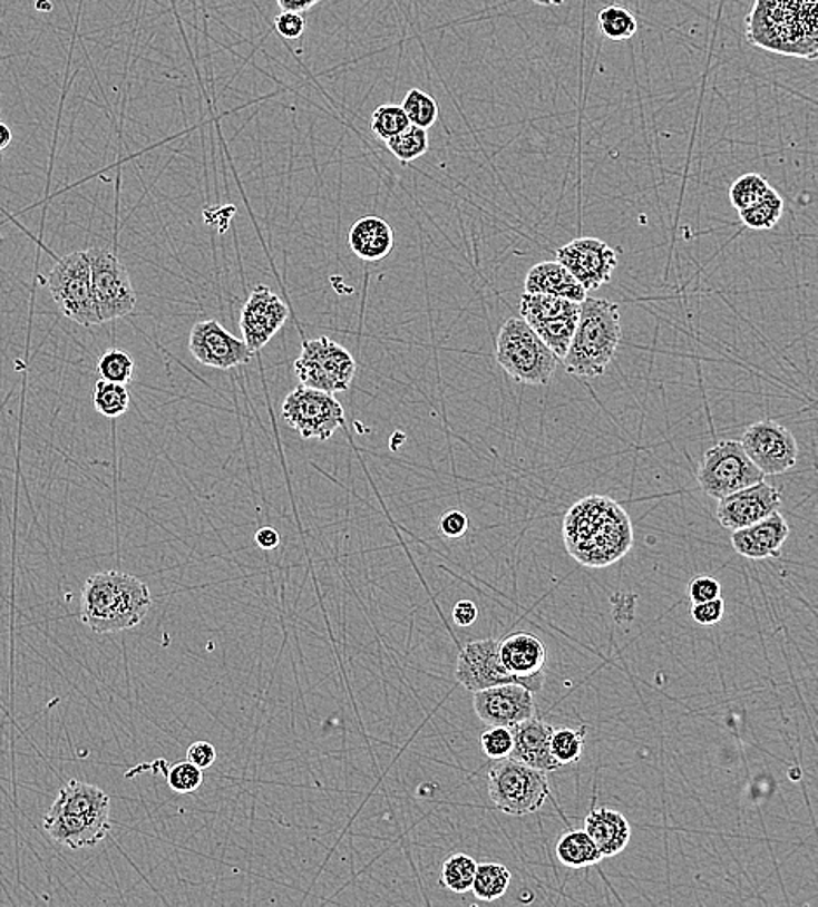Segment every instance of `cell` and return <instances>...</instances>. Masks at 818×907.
Segmentation results:
<instances>
[{
    "label": "cell",
    "mask_w": 818,
    "mask_h": 907,
    "mask_svg": "<svg viewBox=\"0 0 818 907\" xmlns=\"http://www.w3.org/2000/svg\"><path fill=\"white\" fill-rule=\"evenodd\" d=\"M622 341L619 304L586 298L580 304L578 323L564 360L566 370L578 378H601L613 362Z\"/></svg>",
    "instance_id": "5b68a950"
},
{
    "label": "cell",
    "mask_w": 818,
    "mask_h": 907,
    "mask_svg": "<svg viewBox=\"0 0 818 907\" xmlns=\"http://www.w3.org/2000/svg\"><path fill=\"white\" fill-rule=\"evenodd\" d=\"M740 443L762 475H783L798 462L795 435L771 419L750 425Z\"/></svg>",
    "instance_id": "4fadbf2b"
},
{
    "label": "cell",
    "mask_w": 818,
    "mask_h": 907,
    "mask_svg": "<svg viewBox=\"0 0 818 907\" xmlns=\"http://www.w3.org/2000/svg\"><path fill=\"white\" fill-rule=\"evenodd\" d=\"M189 351L201 365L212 369L230 370L246 365L252 360L253 351L245 341L234 338L215 320L197 322L191 330Z\"/></svg>",
    "instance_id": "9a60e30c"
},
{
    "label": "cell",
    "mask_w": 818,
    "mask_h": 907,
    "mask_svg": "<svg viewBox=\"0 0 818 907\" xmlns=\"http://www.w3.org/2000/svg\"><path fill=\"white\" fill-rule=\"evenodd\" d=\"M129 402H132V397H129L126 384H117V382L104 381V379L95 384L92 406L104 418H120L129 409Z\"/></svg>",
    "instance_id": "d6a6232c"
},
{
    "label": "cell",
    "mask_w": 818,
    "mask_h": 907,
    "mask_svg": "<svg viewBox=\"0 0 818 907\" xmlns=\"http://www.w3.org/2000/svg\"><path fill=\"white\" fill-rule=\"evenodd\" d=\"M475 714L489 726H515L536 715L533 693L520 684L506 683L474 693Z\"/></svg>",
    "instance_id": "e0dca14e"
},
{
    "label": "cell",
    "mask_w": 818,
    "mask_h": 907,
    "mask_svg": "<svg viewBox=\"0 0 818 907\" xmlns=\"http://www.w3.org/2000/svg\"><path fill=\"white\" fill-rule=\"evenodd\" d=\"M740 221L746 227L754 231H770L779 224L783 215V199L773 187L756 202L754 205L747 206L739 212Z\"/></svg>",
    "instance_id": "f546056e"
},
{
    "label": "cell",
    "mask_w": 818,
    "mask_h": 907,
    "mask_svg": "<svg viewBox=\"0 0 818 907\" xmlns=\"http://www.w3.org/2000/svg\"><path fill=\"white\" fill-rule=\"evenodd\" d=\"M401 109L409 117L410 125L419 126L422 129L431 128L438 121V116H440L437 100L418 88L410 89L407 92Z\"/></svg>",
    "instance_id": "d590c367"
},
{
    "label": "cell",
    "mask_w": 818,
    "mask_h": 907,
    "mask_svg": "<svg viewBox=\"0 0 818 907\" xmlns=\"http://www.w3.org/2000/svg\"><path fill=\"white\" fill-rule=\"evenodd\" d=\"M469 520L462 511L450 510L441 515L440 533L446 538L458 539L468 533Z\"/></svg>",
    "instance_id": "f6af8a7d"
},
{
    "label": "cell",
    "mask_w": 818,
    "mask_h": 907,
    "mask_svg": "<svg viewBox=\"0 0 818 907\" xmlns=\"http://www.w3.org/2000/svg\"><path fill=\"white\" fill-rule=\"evenodd\" d=\"M481 752L493 761L498 759L509 758L512 747H514V735H512V728L508 726H493L490 730L484 731L480 737Z\"/></svg>",
    "instance_id": "60d3db41"
},
{
    "label": "cell",
    "mask_w": 818,
    "mask_h": 907,
    "mask_svg": "<svg viewBox=\"0 0 818 907\" xmlns=\"http://www.w3.org/2000/svg\"><path fill=\"white\" fill-rule=\"evenodd\" d=\"M348 245L361 261L379 262L388 257L393 250L395 233L384 218L363 217L351 227Z\"/></svg>",
    "instance_id": "cb8c5ba5"
},
{
    "label": "cell",
    "mask_w": 818,
    "mask_h": 907,
    "mask_svg": "<svg viewBox=\"0 0 818 907\" xmlns=\"http://www.w3.org/2000/svg\"><path fill=\"white\" fill-rule=\"evenodd\" d=\"M45 829L70 850L97 847L113 829L109 794L92 783L69 780L46 813Z\"/></svg>",
    "instance_id": "277c9868"
},
{
    "label": "cell",
    "mask_w": 818,
    "mask_h": 907,
    "mask_svg": "<svg viewBox=\"0 0 818 907\" xmlns=\"http://www.w3.org/2000/svg\"><path fill=\"white\" fill-rule=\"evenodd\" d=\"M477 618L478 607L475 606V603H471V601H459V603L454 606L452 620L456 625L466 628V626L474 625Z\"/></svg>",
    "instance_id": "7dc6e473"
},
{
    "label": "cell",
    "mask_w": 818,
    "mask_h": 907,
    "mask_svg": "<svg viewBox=\"0 0 818 907\" xmlns=\"http://www.w3.org/2000/svg\"><path fill=\"white\" fill-rule=\"evenodd\" d=\"M585 832L594 839L604 859L622 854L632 838V827L626 817L611 808L590 811L585 819Z\"/></svg>",
    "instance_id": "603a6c76"
},
{
    "label": "cell",
    "mask_w": 818,
    "mask_h": 907,
    "mask_svg": "<svg viewBox=\"0 0 818 907\" xmlns=\"http://www.w3.org/2000/svg\"><path fill=\"white\" fill-rule=\"evenodd\" d=\"M255 543L262 550H274L280 545V535L273 527H261L255 535Z\"/></svg>",
    "instance_id": "c3c4849f"
},
{
    "label": "cell",
    "mask_w": 818,
    "mask_h": 907,
    "mask_svg": "<svg viewBox=\"0 0 818 907\" xmlns=\"http://www.w3.org/2000/svg\"><path fill=\"white\" fill-rule=\"evenodd\" d=\"M722 616H724V601L721 597L691 606V618L702 626L715 625L721 622Z\"/></svg>",
    "instance_id": "7bdbcfd3"
},
{
    "label": "cell",
    "mask_w": 818,
    "mask_h": 907,
    "mask_svg": "<svg viewBox=\"0 0 818 907\" xmlns=\"http://www.w3.org/2000/svg\"><path fill=\"white\" fill-rule=\"evenodd\" d=\"M36 8L40 11H51V2L49 0H37Z\"/></svg>",
    "instance_id": "816d5d0a"
},
{
    "label": "cell",
    "mask_w": 818,
    "mask_h": 907,
    "mask_svg": "<svg viewBox=\"0 0 818 907\" xmlns=\"http://www.w3.org/2000/svg\"><path fill=\"white\" fill-rule=\"evenodd\" d=\"M12 142V133L6 123L0 121V150L8 149Z\"/></svg>",
    "instance_id": "f907efd6"
},
{
    "label": "cell",
    "mask_w": 818,
    "mask_h": 907,
    "mask_svg": "<svg viewBox=\"0 0 818 907\" xmlns=\"http://www.w3.org/2000/svg\"><path fill=\"white\" fill-rule=\"evenodd\" d=\"M562 536L567 554L594 569L619 563L634 545L629 514L604 496H588L576 503L564 517Z\"/></svg>",
    "instance_id": "6da1fadb"
},
{
    "label": "cell",
    "mask_w": 818,
    "mask_h": 907,
    "mask_svg": "<svg viewBox=\"0 0 818 907\" xmlns=\"http://www.w3.org/2000/svg\"><path fill=\"white\" fill-rule=\"evenodd\" d=\"M557 859L571 869H582V867L597 866L604 857L594 839L583 831H569L562 835L555 848Z\"/></svg>",
    "instance_id": "484cf974"
},
{
    "label": "cell",
    "mask_w": 818,
    "mask_h": 907,
    "mask_svg": "<svg viewBox=\"0 0 818 907\" xmlns=\"http://www.w3.org/2000/svg\"><path fill=\"white\" fill-rule=\"evenodd\" d=\"M477 862L466 854H454L441 866L440 881L454 894H466L471 890Z\"/></svg>",
    "instance_id": "e575fe53"
},
{
    "label": "cell",
    "mask_w": 818,
    "mask_h": 907,
    "mask_svg": "<svg viewBox=\"0 0 818 907\" xmlns=\"http://www.w3.org/2000/svg\"><path fill=\"white\" fill-rule=\"evenodd\" d=\"M512 884V872L503 864H477L471 891L484 903L501 899Z\"/></svg>",
    "instance_id": "f1b7e54d"
},
{
    "label": "cell",
    "mask_w": 818,
    "mask_h": 907,
    "mask_svg": "<svg viewBox=\"0 0 818 907\" xmlns=\"http://www.w3.org/2000/svg\"><path fill=\"white\" fill-rule=\"evenodd\" d=\"M780 503H782L780 490L761 480L754 486L719 499L718 520L727 529H743L779 510Z\"/></svg>",
    "instance_id": "d6986e66"
},
{
    "label": "cell",
    "mask_w": 818,
    "mask_h": 907,
    "mask_svg": "<svg viewBox=\"0 0 818 907\" xmlns=\"http://www.w3.org/2000/svg\"><path fill=\"white\" fill-rule=\"evenodd\" d=\"M293 370L305 388L341 393L353 384L357 360L344 345L332 339H311L302 342L301 357L293 362Z\"/></svg>",
    "instance_id": "9c48e42d"
},
{
    "label": "cell",
    "mask_w": 818,
    "mask_h": 907,
    "mask_svg": "<svg viewBox=\"0 0 818 907\" xmlns=\"http://www.w3.org/2000/svg\"><path fill=\"white\" fill-rule=\"evenodd\" d=\"M489 796L506 816H530L545 807L549 783L545 771L512 758L498 759L489 770Z\"/></svg>",
    "instance_id": "52a82bcc"
},
{
    "label": "cell",
    "mask_w": 818,
    "mask_h": 907,
    "mask_svg": "<svg viewBox=\"0 0 818 907\" xmlns=\"http://www.w3.org/2000/svg\"><path fill=\"white\" fill-rule=\"evenodd\" d=\"M133 372H135V362L126 351H105L98 360V373L104 381L128 384L133 379Z\"/></svg>",
    "instance_id": "f35d334b"
},
{
    "label": "cell",
    "mask_w": 818,
    "mask_h": 907,
    "mask_svg": "<svg viewBox=\"0 0 818 907\" xmlns=\"http://www.w3.org/2000/svg\"><path fill=\"white\" fill-rule=\"evenodd\" d=\"M281 418L304 440H330L344 426V409L325 391L298 386L281 406Z\"/></svg>",
    "instance_id": "7c38bea8"
},
{
    "label": "cell",
    "mask_w": 818,
    "mask_h": 907,
    "mask_svg": "<svg viewBox=\"0 0 818 907\" xmlns=\"http://www.w3.org/2000/svg\"><path fill=\"white\" fill-rule=\"evenodd\" d=\"M552 730H554L552 724L545 723L543 719H538L536 715L515 724V726H512L514 747H512L509 758L515 759L518 763L545 771V773L561 770V764L555 761L552 751H549Z\"/></svg>",
    "instance_id": "7402d4cb"
},
{
    "label": "cell",
    "mask_w": 818,
    "mask_h": 907,
    "mask_svg": "<svg viewBox=\"0 0 818 907\" xmlns=\"http://www.w3.org/2000/svg\"><path fill=\"white\" fill-rule=\"evenodd\" d=\"M274 30L280 33L283 39L295 41L304 33L305 20L302 12L281 11L274 20Z\"/></svg>",
    "instance_id": "b9f144b4"
},
{
    "label": "cell",
    "mask_w": 818,
    "mask_h": 907,
    "mask_svg": "<svg viewBox=\"0 0 818 907\" xmlns=\"http://www.w3.org/2000/svg\"><path fill=\"white\" fill-rule=\"evenodd\" d=\"M187 761L196 764L199 770H206V768L212 767V764L217 761V749L213 747V743L205 742V740H197V742H194L193 745L189 747V751H187Z\"/></svg>",
    "instance_id": "bcb514c9"
},
{
    "label": "cell",
    "mask_w": 818,
    "mask_h": 907,
    "mask_svg": "<svg viewBox=\"0 0 818 907\" xmlns=\"http://www.w3.org/2000/svg\"><path fill=\"white\" fill-rule=\"evenodd\" d=\"M602 36L613 42H625L637 33V18L622 6H607L597 17Z\"/></svg>",
    "instance_id": "1f68e13d"
},
{
    "label": "cell",
    "mask_w": 818,
    "mask_h": 907,
    "mask_svg": "<svg viewBox=\"0 0 818 907\" xmlns=\"http://www.w3.org/2000/svg\"><path fill=\"white\" fill-rule=\"evenodd\" d=\"M386 147L400 163H412L425 156L429 149L428 129L409 125L397 137L384 142Z\"/></svg>",
    "instance_id": "836d02e7"
},
{
    "label": "cell",
    "mask_w": 818,
    "mask_h": 907,
    "mask_svg": "<svg viewBox=\"0 0 818 907\" xmlns=\"http://www.w3.org/2000/svg\"><path fill=\"white\" fill-rule=\"evenodd\" d=\"M150 606L149 586L142 579L120 570H105L86 579L80 620L95 634H116L140 625Z\"/></svg>",
    "instance_id": "7a4b0ae2"
},
{
    "label": "cell",
    "mask_w": 818,
    "mask_h": 907,
    "mask_svg": "<svg viewBox=\"0 0 818 907\" xmlns=\"http://www.w3.org/2000/svg\"><path fill=\"white\" fill-rule=\"evenodd\" d=\"M409 125V117L401 109V105L388 104L379 105L378 109L373 110L370 129L379 140L386 142L397 137L398 133L403 131Z\"/></svg>",
    "instance_id": "8d00e7d4"
},
{
    "label": "cell",
    "mask_w": 818,
    "mask_h": 907,
    "mask_svg": "<svg viewBox=\"0 0 818 907\" xmlns=\"http://www.w3.org/2000/svg\"><path fill=\"white\" fill-rule=\"evenodd\" d=\"M496 360L520 384L546 386L554 378L558 358L522 318H509L496 339Z\"/></svg>",
    "instance_id": "8992f818"
},
{
    "label": "cell",
    "mask_w": 818,
    "mask_h": 907,
    "mask_svg": "<svg viewBox=\"0 0 818 907\" xmlns=\"http://www.w3.org/2000/svg\"><path fill=\"white\" fill-rule=\"evenodd\" d=\"M290 310L270 286H255L241 310L240 326L243 341L257 353L283 329Z\"/></svg>",
    "instance_id": "2e32d148"
},
{
    "label": "cell",
    "mask_w": 818,
    "mask_h": 907,
    "mask_svg": "<svg viewBox=\"0 0 818 907\" xmlns=\"http://www.w3.org/2000/svg\"><path fill=\"white\" fill-rule=\"evenodd\" d=\"M499 659L506 671L518 679L530 693H539L545 684L546 650L542 638L517 632L499 641Z\"/></svg>",
    "instance_id": "ffe728a7"
},
{
    "label": "cell",
    "mask_w": 818,
    "mask_h": 907,
    "mask_svg": "<svg viewBox=\"0 0 818 907\" xmlns=\"http://www.w3.org/2000/svg\"><path fill=\"white\" fill-rule=\"evenodd\" d=\"M526 292L548 293L573 302H583L586 299V290L557 261L539 262L534 265L526 276Z\"/></svg>",
    "instance_id": "d4e9b609"
},
{
    "label": "cell",
    "mask_w": 818,
    "mask_h": 907,
    "mask_svg": "<svg viewBox=\"0 0 818 907\" xmlns=\"http://www.w3.org/2000/svg\"><path fill=\"white\" fill-rule=\"evenodd\" d=\"M578 314H564V316L552 318V320H539V322L529 323L534 332L538 333V338L548 345L549 350L554 351L555 357H566L569 350L571 341H573L574 330L578 323Z\"/></svg>",
    "instance_id": "83f0119b"
},
{
    "label": "cell",
    "mask_w": 818,
    "mask_h": 907,
    "mask_svg": "<svg viewBox=\"0 0 818 907\" xmlns=\"http://www.w3.org/2000/svg\"><path fill=\"white\" fill-rule=\"evenodd\" d=\"M86 255L100 322H114L128 316L137 305V292L133 289L126 265L116 253L107 248H89L86 250Z\"/></svg>",
    "instance_id": "8fae6325"
},
{
    "label": "cell",
    "mask_w": 818,
    "mask_h": 907,
    "mask_svg": "<svg viewBox=\"0 0 818 907\" xmlns=\"http://www.w3.org/2000/svg\"><path fill=\"white\" fill-rule=\"evenodd\" d=\"M580 304L582 302L567 301L548 293L524 292L520 298V316L527 323L552 320L564 314L580 313Z\"/></svg>",
    "instance_id": "4316f807"
},
{
    "label": "cell",
    "mask_w": 818,
    "mask_h": 907,
    "mask_svg": "<svg viewBox=\"0 0 818 907\" xmlns=\"http://www.w3.org/2000/svg\"><path fill=\"white\" fill-rule=\"evenodd\" d=\"M771 185L768 184L767 178L758 173H747L742 177L731 184L730 187V202L734 209H746L747 206L754 205L759 202L765 194L768 193Z\"/></svg>",
    "instance_id": "74e56055"
},
{
    "label": "cell",
    "mask_w": 818,
    "mask_h": 907,
    "mask_svg": "<svg viewBox=\"0 0 818 907\" xmlns=\"http://www.w3.org/2000/svg\"><path fill=\"white\" fill-rule=\"evenodd\" d=\"M567 0H549V6H562L566 4Z\"/></svg>",
    "instance_id": "f5cc1de1"
},
{
    "label": "cell",
    "mask_w": 818,
    "mask_h": 907,
    "mask_svg": "<svg viewBox=\"0 0 818 907\" xmlns=\"http://www.w3.org/2000/svg\"><path fill=\"white\" fill-rule=\"evenodd\" d=\"M688 594L693 604L707 603L712 598L721 597V585L718 579L710 578V576H699V578L691 579Z\"/></svg>",
    "instance_id": "ee69618b"
},
{
    "label": "cell",
    "mask_w": 818,
    "mask_h": 907,
    "mask_svg": "<svg viewBox=\"0 0 818 907\" xmlns=\"http://www.w3.org/2000/svg\"><path fill=\"white\" fill-rule=\"evenodd\" d=\"M456 679L471 693L498 684H520L503 665L499 659V641L496 638L466 644L456 663Z\"/></svg>",
    "instance_id": "ac0fdd59"
},
{
    "label": "cell",
    "mask_w": 818,
    "mask_h": 907,
    "mask_svg": "<svg viewBox=\"0 0 818 907\" xmlns=\"http://www.w3.org/2000/svg\"><path fill=\"white\" fill-rule=\"evenodd\" d=\"M789 524L777 510L759 520V523L752 524V526L733 530L731 545H733L737 554L746 558H752V560L779 558L780 554H782L783 543L789 538Z\"/></svg>",
    "instance_id": "44dd1931"
},
{
    "label": "cell",
    "mask_w": 818,
    "mask_h": 907,
    "mask_svg": "<svg viewBox=\"0 0 818 907\" xmlns=\"http://www.w3.org/2000/svg\"><path fill=\"white\" fill-rule=\"evenodd\" d=\"M557 262L586 290L601 289L611 282L619 257L607 243L597 237H576L557 250Z\"/></svg>",
    "instance_id": "5bb4252c"
},
{
    "label": "cell",
    "mask_w": 818,
    "mask_h": 907,
    "mask_svg": "<svg viewBox=\"0 0 818 907\" xmlns=\"http://www.w3.org/2000/svg\"><path fill=\"white\" fill-rule=\"evenodd\" d=\"M586 728H554L549 735V751L561 767L578 763L585 751Z\"/></svg>",
    "instance_id": "4dcf8cb0"
},
{
    "label": "cell",
    "mask_w": 818,
    "mask_h": 907,
    "mask_svg": "<svg viewBox=\"0 0 818 907\" xmlns=\"http://www.w3.org/2000/svg\"><path fill=\"white\" fill-rule=\"evenodd\" d=\"M203 780H205L203 770L191 761H181L166 771V782H168L169 789L178 794H191L203 786Z\"/></svg>",
    "instance_id": "ab89813d"
},
{
    "label": "cell",
    "mask_w": 818,
    "mask_h": 907,
    "mask_svg": "<svg viewBox=\"0 0 818 907\" xmlns=\"http://www.w3.org/2000/svg\"><path fill=\"white\" fill-rule=\"evenodd\" d=\"M533 2L539 6H549V0H533Z\"/></svg>",
    "instance_id": "db71d44e"
},
{
    "label": "cell",
    "mask_w": 818,
    "mask_h": 907,
    "mask_svg": "<svg viewBox=\"0 0 818 907\" xmlns=\"http://www.w3.org/2000/svg\"><path fill=\"white\" fill-rule=\"evenodd\" d=\"M700 487L710 498L722 499L737 490L754 486L765 480V475L750 461L742 443L737 440H722L707 450L697 474Z\"/></svg>",
    "instance_id": "30bf717a"
},
{
    "label": "cell",
    "mask_w": 818,
    "mask_h": 907,
    "mask_svg": "<svg viewBox=\"0 0 818 907\" xmlns=\"http://www.w3.org/2000/svg\"><path fill=\"white\" fill-rule=\"evenodd\" d=\"M323 0H276L281 11L304 12L308 9L314 8Z\"/></svg>",
    "instance_id": "681fc988"
},
{
    "label": "cell",
    "mask_w": 818,
    "mask_h": 907,
    "mask_svg": "<svg viewBox=\"0 0 818 907\" xmlns=\"http://www.w3.org/2000/svg\"><path fill=\"white\" fill-rule=\"evenodd\" d=\"M818 0H756L747 17L750 45L787 57L817 58Z\"/></svg>",
    "instance_id": "3957f363"
},
{
    "label": "cell",
    "mask_w": 818,
    "mask_h": 907,
    "mask_svg": "<svg viewBox=\"0 0 818 907\" xmlns=\"http://www.w3.org/2000/svg\"><path fill=\"white\" fill-rule=\"evenodd\" d=\"M45 283L65 316L77 325H100L86 252H72L61 257L46 274Z\"/></svg>",
    "instance_id": "ba28073f"
}]
</instances>
